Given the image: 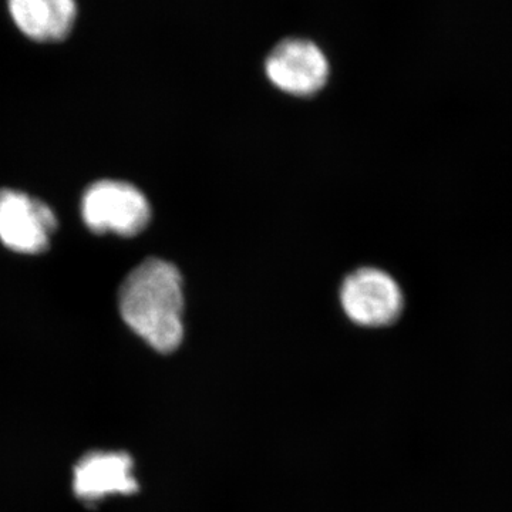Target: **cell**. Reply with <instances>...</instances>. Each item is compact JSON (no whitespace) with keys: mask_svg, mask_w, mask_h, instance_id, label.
Segmentation results:
<instances>
[{"mask_svg":"<svg viewBox=\"0 0 512 512\" xmlns=\"http://www.w3.org/2000/svg\"><path fill=\"white\" fill-rule=\"evenodd\" d=\"M343 311L365 328H384L402 316L404 295L399 284L384 271L362 268L350 274L340 289Z\"/></svg>","mask_w":512,"mask_h":512,"instance_id":"obj_3","label":"cell"},{"mask_svg":"<svg viewBox=\"0 0 512 512\" xmlns=\"http://www.w3.org/2000/svg\"><path fill=\"white\" fill-rule=\"evenodd\" d=\"M55 212L45 202L15 190L0 191V241L19 254L36 255L49 248L55 234Z\"/></svg>","mask_w":512,"mask_h":512,"instance_id":"obj_4","label":"cell"},{"mask_svg":"<svg viewBox=\"0 0 512 512\" xmlns=\"http://www.w3.org/2000/svg\"><path fill=\"white\" fill-rule=\"evenodd\" d=\"M268 79L293 96L318 93L329 79V62L318 45L306 39L282 40L265 62Z\"/></svg>","mask_w":512,"mask_h":512,"instance_id":"obj_5","label":"cell"},{"mask_svg":"<svg viewBox=\"0 0 512 512\" xmlns=\"http://www.w3.org/2000/svg\"><path fill=\"white\" fill-rule=\"evenodd\" d=\"M121 318L160 353L174 352L184 338L180 272L163 259H146L128 274L119 293Z\"/></svg>","mask_w":512,"mask_h":512,"instance_id":"obj_1","label":"cell"},{"mask_svg":"<svg viewBox=\"0 0 512 512\" xmlns=\"http://www.w3.org/2000/svg\"><path fill=\"white\" fill-rule=\"evenodd\" d=\"M133 458L120 451H92L73 470V491L82 503L94 505L110 495L136 493Z\"/></svg>","mask_w":512,"mask_h":512,"instance_id":"obj_6","label":"cell"},{"mask_svg":"<svg viewBox=\"0 0 512 512\" xmlns=\"http://www.w3.org/2000/svg\"><path fill=\"white\" fill-rule=\"evenodd\" d=\"M82 215L84 224L97 234L134 237L147 227L151 210L143 192L134 185L103 180L84 192Z\"/></svg>","mask_w":512,"mask_h":512,"instance_id":"obj_2","label":"cell"},{"mask_svg":"<svg viewBox=\"0 0 512 512\" xmlns=\"http://www.w3.org/2000/svg\"><path fill=\"white\" fill-rule=\"evenodd\" d=\"M9 18L36 43H59L72 35L79 16L76 0H6Z\"/></svg>","mask_w":512,"mask_h":512,"instance_id":"obj_7","label":"cell"}]
</instances>
